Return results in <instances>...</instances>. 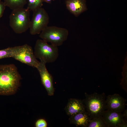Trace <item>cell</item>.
<instances>
[{"label":"cell","instance_id":"8992f818","mask_svg":"<svg viewBox=\"0 0 127 127\" xmlns=\"http://www.w3.org/2000/svg\"><path fill=\"white\" fill-rule=\"evenodd\" d=\"M33 12L29 28L31 34L34 35L40 34L48 26L49 17L46 11L42 7L38 8Z\"/></svg>","mask_w":127,"mask_h":127},{"label":"cell","instance_id":"603a6c76","mask_svg":"<svg viewBox=\"0 0 127 127\" xmlns=\"http://www.w3.org/2000/svg\"></svg>","mask_w":127,"mask_h":127},{"label":"cell","instance_id":"ac0fdd59","mask_svg":"<svg viewBox=\"0 0 127 127\" xmlns=\"http://www.w3.org/2000/svg\"><path fill=\"white\" fill-rule=\"evenodd\" d=\"M125 64L123 67V72H122V75L123 76V78L122 82L123 84H127V56L126 57L125 61Z\"/></svg>","mask_w":127,"mask_h":127},{"label":"cell","instance_id":"44dd1931","mask_svg":"<svg viewBox=\"0 0 127 127\" xmlns=\"http://www.w3.org/2000/svg\"><path fill=\"white\" fill-rule=\"evenodd\" d=\"M127 109H125L123 111L122 113L123 115V117L125 119H127Z\"/></svg>","mask_w":127,"mask_h":127},{"label":"cell","instance_id":"277c9868","mask_svg":"<svg viewBox=\"0 0 127 127\" xmlns=\"http://www.w3.org/2000/svg\"><path fill=\"white\" fill-rule=\"evenodd\" d=\"M34 53L36 59L47 63L55 62L59 56L58 47L49 44L42 39H38L34 47Z\"/></svg>","mask_w":127,"mask_h":127},{"label":"cell","instance_id":"9a60e30c","mask_svg":"<svg viewBox=\"0 0 127 127\" xmlns=\"http://www.w3.org/2000/svg\"><path fill=\"white\" fill-rule=\"evenodd\" d=\"M20 46L8 47L0 50V59L13 56L19 51Z\"/></svg>","mask_w":127,"mask_h":127},{"label":"cell","instance_id":"7c38bea8","mask_svg":"<svg viewBox=\"0 0 127 127\" xmlns=\"http://www.w3.org/2000/svg\"><path fill=\"white\" fill-rule=\"evenodd\" d=\"M65 3L67 9L76 17L87 9L86 0H66Z\"/></svg>","mask_w":127,"mask_h":127},{"label":"cell","instance_id":"30bf717a","mask_svg":"<svg viewBox=\"0 0 127 127\" xmlns=\"http://www.w3.org/2000/svg\"><path fill=\"white\" fill-rule=\"evenodd\" d=\"M126 100L117 94L110 95L106 100V110L122 112L125 109Z\"/></svg>","mask_w":127,"mask_h":127},{"label":"cell","instance_id":"e0dca14e","mask_svg":"<svg viewBox=\"0 0 127 127\" xmlns=\"http://www.w3.org/2000/svg\"><path fill=\"white\" fill-rule=\"evenodd\" d=\"M43 0H27V8L33 11L36 9L41 7L43 5Z\"/></svg>","mask_w":127,"mask_h":127},{"label":"cell","instance_id":"9c48e42d","mask_svg":"<svg viewBox=\"0 0 127 127\" xmlns=\"http://www.w3.org/2000/svg\"><path fill=\"white\" fill-rule=\"evenodd\" d=\"M46 63L40 61L37 68L39 72L42 84L50 96L54 95L55 89L53 79L52 75L49 72L46 66Z\"/></svg>","mask_w":127,"mask_h":127},{"label":"cell","instance_id":"52a82bcc","mask_svg":"<svg viewBox=\"0 0 127 127\" xmlns=\"http://www.w3.org/2000/svg\"><path fill=\"white\" fill-rule=\"evenodd\" d=\"M12 58L36 68L40 63L35 57L32 47L27 44L20 46L18 52Z\"/></svg>","mask_w":127,"mask_h":127},{"label":"cell","instance_id":"ffe728a7","mask_svg":"<svg viewBox=\"0 0 127 127\" xmlns=\"http://www.w3.org/2000/svg\"><path fill=\"white\" fill-rule=\"evenodd\" d=\"M6 6L4 2L0 0V18L3 16Z\"/></svg>","mask_w":127,"mask_h":127},{"label":"cell","instance_id":"7402d4cb","mask_svg":"<svg viewBox=\"0 0 127 127\" xmlns=\"http://www.w3.org/2000/svg\"><path fill=\"white\" fill-rule=\"evenodd\" d=\"M52 0H43V2H45L48 3H51Z\"/></svg>","mask_w":127,"mask_h":127},{"label":"cell","instance_id":"d6986e66","mask_svg":"<svg viewBox=\"0 0 127 127\" xmlns=\"http://www.w3.org/2000/svg\"><path fill=\"white\" fill-rule=\"evenodd\" d=\"M35 126L36 127H47V123L45 119H38L36 122Z\"/></svg>","mask_w":127,"mask_h":127},{"label":"cell","instance_id":"7a4b0ae2","mask_svg":"<svg viewBox=\"0 0 127 127\" xmlns=\"http://www.w3.org/2000/svg\"><path fill=\"white\" fill-rule=\"evenodd\" d=\"M85 98L83 100L86 111L90 118L102 116L106 110L105 94L94 92L90 94L85 93Z\"/></svg>","mask_w":127,"mask_h":127},{"label":"cell","instance_id":"2e32d148","mask_svg":"<svg viewBox=\"0 0 127 127\" xmlns=\"http://www.w3.org/2000/svg\"><path fill=\"white\" fill-rule=\"evenodd\" d=\"M87 127H107L102 116L91 119Z\"/></svg>","mask_w":127,"mask_h":127},{"label":"cell","instance_id":"5b68a950","mask_svg":"<svg viewBox=\"0 0 127 127\" xmlns=\"http://www.w3.org/2000/svg\"><path fill=\"white\" fill-rule=\"evenodd\" d=\"M69 34L66 29L56 26H48L40 34L42 40L57 47L61 45L67 38Z\"/></svg>","mask_w":127,"mask_h":127},{"label":"cell","instance_id":"ba28073f","mask_svg":"<svg viewBox=\"0 0 127 127\" xmlns=\"http://www.w3.org/2000/svg\"><path fill=\"white\" fill-rule=\"evenodd\" d=\"M102 116L107 127H127V119L121 112L107 110L104 111Z\"/></svg>","mask_w":127,"mask_h":127},{"label":"cell","instance_id":"5bb4252c","mask_svg":"<svg viewBox=\"0 0 127 127\" xmlns=\"http://www.w3.org/2000/svg\"><path fill=\"white\" fill-rule=\"evenodd\" d=\"M4 2L12 10L23 8L27 3V0H4Z\"/></svg>","mask_w":127,"mask_h":127},{"label":"cell","instance_id":"4fadbf2b","mask_svg":"<svg viewBox=\"0 0 127 127\" xmlns=\"http://www.w3.org/2000/svg\"><path fill=\"white\" fill-rule=\"evenodd\" d=\"M69 120L71 124L76 126L87 127L91 119L86 111L79 113L69 116Z\"/></svg>","mask_w":127,"mask_h":127},{"label":"cell","instance_id":"6da1fadb","mask_svg":"<svg viewBox=\"0 0 127 127\" xmlns=\"http://www.w3.org/2000/svg\"><path fill=\"white\" fill-rule=\"evenodd\" d=\"M21 76L13 64L0 65V95H10L16 92Z\"/></svg>","mask_w":127,"mask_h":127},{"label":"cell","instance_id":"3957f363","mask_svg":"<svg viewBox=\"0 0 127 127\" xmlns=\"http://www.w3.org/2000/svg\"><path fill=\"white\" fill-rule=\"evenodd\" d=\"M30 11L24 8L12 10L9 16V24L16 33H22L29 28L31 21Z\"/></svg>","mask_w":127,"mask_h":127},{"label":"cell","instance_id":"8fae6325","mask_svg":"<svg viewBox=\"0 0 127 127\" xmlns=\"http://www.w3.org/2000/svg\"><path fill=\"white\" fill-rule=\"evenodd\" d=\"M64 110L69 116L86 111L83 100L75 98H71L68 100Z\"/></svg>","mask_w":127,"mask_h":127}]
</instances>
